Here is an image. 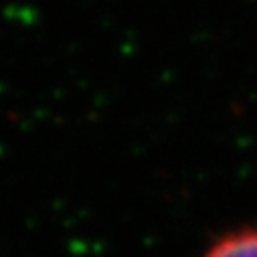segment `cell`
Instances as JSON below:
<instances>
[{"instance_id": "1", "label": "cell", "mask_w": 257, "mask_h": 257, "mask_svg": "<svg viewBox=\"0 0 257 257\" xmlns=\"http://www.w3.org/2000/svg\"><path fill=\"white\" fill-rule=\"evenodd\" d=\"M201 257H257V227H241L217 237Z\"/></svg>"}]
</instances>
